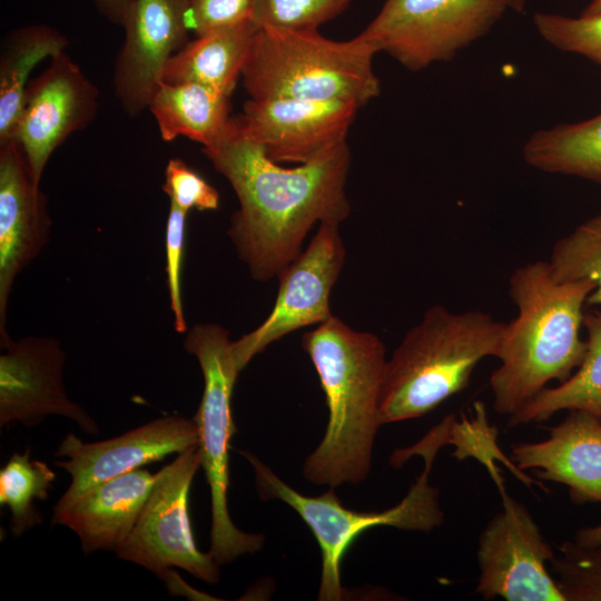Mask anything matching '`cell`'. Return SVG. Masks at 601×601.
<instances>
[{"instance_id":"4dcf8cb0","label":"cell","mask_w":601,"mask_h":601,"mask_svg":"<svg viewBox=\"0 0 601 601\" xmlns=\"http://www.w3.org/2000/svg\"><path fill=\"white\" fill-rule=\"evenodd\" d=\"M187 213L170 204L166 224V276L170 309L174 315V328L186 333L187 322L181 298V269L185 250Z\"/></svg>"},{"instance_id":"ffe728a7","label":"cell","mask_w":601,"mask_h":601,"mask_svg":"<svg viewBox=\"0 0 601 601\" xmlns=\"http://www.w3.org/2000/svg\"><path fill=\"white\" fill-rule=\"evenodd\" d=\"M257 29L247 20L197 36L171 56L161 82H196L231 96Z\"/></svg>"},{"instance_id":"603a6c76","label":"cell","mask_w":601,"mask_h":601,"mask_svg":"<svg viewBox=\"0 0 601 601\" xmlns=\"http://www.w3.org/2000/svg\"><path fill=\"white\" fill-rule=\"evenodd\" d=\"M587 352L581 365L563 383L545 387L509 416L508 425L539 423L560 411L583 410L601 420V307L584 313Z\"/></svg>"},{"instance_id":"4316f807","label":"cell","mask_w":601,"mask_h":601,"mask_svg":"<svg viewBox=\"0 0 601 601\" xmlns=\"http://www.w3.org/2000/svg\"><path fill=\"white\" fill-rule=\"evenodd\" d=\"M551 561L565 601H601V546H581L564 541Z\"/></svg>"},{"instance_id":"8992f818","label":"cell","mask_w":601,"mask_h":601,"mask_svg":"<svg viewBox=\"0 0 601 601\" xmlns=\"http://www.w3.org/2000/svg\"><path fill=\"white\" fill-rule=\"evenodd\" d=\"M377 52L358 35L337 41L318 30L258 27L242 82L253 99L343 100L362 108L381 93Z\"/></svg>"},{"instance_id":"7c38bea8","label":"cell","mask_w":601,"mask_h":601,"mask_svg":"<svg viewBox=\"0 0 601 601\" xmlns=\"http://www.w3.org/2000/svg\"><path fill=\"white\" fill-rule=\"evenodd\" d=\"M98 106L97 87L67 51L49 59L47 68L30 80L11 139L19 144L38 184L53 151L93 121Z\"/></svg>"},{"instance_id":"277c9868","label":"cell","mask_w":601,"mask_h":601,"mask_svg":"<svg viewBox=\"0 0 601 601\" xmlns=\"http://www.w3.org/2000/svg\"><path fill=\"white\" fill-rule=\"evenodd\" d=\"M504 329L481 309L427 308L386 361L382 425L421 417L464 391L483 358H499Z\"/></svg>"},{"instance_id":"f546056e","label":"cell","mask_w":601,"mask_h":601,"mask_svg":"<svg viewBox=\"0 0 601 601\" xmlns=\"http://www.w3.org/2000/svg\"><path fill=\"white\" fill-rule=\"evenodd\" d=\"M162 189L170 204L187 214L190 209L216 210L219 206L218 191L180 158L168 160Z\"/></svg>"},{"instance_id":"5b68a950","label":"cell","mask_w":601,"mask_h":601,"mask_svg":"<svg viewBox=\"0 0 601 601\" xmlns=\"http://www.w3.org/2000/svg\"><path fill=\"white\" fill-rule=\"evenodd\" d=\"M449 423L443 420L420 442L396 450L391 464L401 466L408 457L421 455L424 469L405 497L395 506L381 512H358L344 506L329 487L318 496H307L285 483L266 464L249 452H243L255 472V483L263 500H279L304 520L322 552V575L317 599L339 601L344 597L341 562L355 539L375 526L430 532L442 525L444 513L439 490L430 484L431 470L441 446L447 443Z\"/></svg>"},{"instance_id":"6da1fadb","label":"cell","mask_w":601,"mask_h":601,"mask_svg":"<svg viewBox=\"0 0 601 601\" xmlns=\"http://www.w3.org/2000/svg\"><path fill=\"white\" fill-rule=\"evenodd\" d=\"M203 152L238 198L228 236L258 282L278 277L317 223L341 224L351 213L347 142L308 162L284 167L242 135L233 118L228 132Z\"/></svg>"},{"instance_id":"30bf717a","label":"cell","mask_w":601,"mask_h":601,"mask_svg":"<svg viewBox=\"0 0 601 601\" xmlns=\"http://www.w3.org/2000/svg\"><path fill=\"white\" fill-rule=\"evenodd\" d=\"M503 509L483 529L476 559L475 593L484 600L565 601L546 568L555 553L529 510L504 490L497 473Z\"/></svg>"},{"instance_id":"ac0fdd59","label":"cell","mask_w":601,"mask_h":601,"mask_svg":"<svg viewBox=\"0 0 601 601\" xmlns=\"http://www.w3.org/2000/svg\"><path fill=\"white\" fill-rule=\"evenodd\" d=\"M520 470H534L543 481L564 484L577 504H601V420L583 410H571L549 437L511 447Z\"/></svg>"},{"instance_id":"d6986e66","label":"cell","mask_w":601,"mask_h":601,"mask_svg":"<svg viewBox=\"0 0 601 601\" xmlns=\"http://www.w3.org/2000/svg\"><path fill=\"white\" fill-rule=\"evenodd\" d=\"M156 474L136 469L108 480L80 496L68 510L52 515V525L71 529L85 554L114 551L127 539L146 504Z\"/></svg>"},{"instance_id":"1f68e13d","label":"cell","mask_w":601,"mask_h":601,"mask_svg":"<svg viewBox=\"0 0 601 601\" xmlns=\"http://www.w3.org/2000/svg\"><path fill=\"white\" fill-rule=\"evenodd\" d=\"M256 0H189L186 24L195 36L252 20Z\"/></svg>"},{"instance_id":"484cf974","label":"cell","mask_w":601,"mask_h":601,"mask_svg":"<svg viewBox=\"0 0 601 601\" xmlns=\"http://www.w3.org/2000/svg\"><path fill=\"white\" fill-rule=\"evenodd\" d=\"M548 264L556 282L594 283L587 308L601 307V211L556 240Z\"/></svg>"},{"instance_id":"8fae6325","label":"cell","mask_w":601,"mask_h":601,"mask_svg":"<svg viewBox=\"0 0 601 601\" xmlns=\"http://www.w3.org/2000/svg\"><path fill=\"white\" fill-rule=\"evenodd\" d=\"M339 225L333 221L318 225L308 246L277 277L278 293L268 316L233 342V355L240 371L272 343L333 316L329 296L346 255Z\"/></svg>"},{"instance_id":"d6a6232c","label":"cell","mask_w":601,"mask_h":601,"mask_svg":"<svg viewBox=\"0 0 601 601\" xmlns=\"http://www.w3.org/2000/svg\"><path fill=\"white\" fill-rule=\"evenodd\" d=\"M98 11L111 23L121 24L130 0H91Z\"/></svg>"},{"instance_id":"ba28073f","label":"cell","mask_w":601,"mask_h":601,"mask_svg":"<svg viewBox=\"0 0 601 601\" xmlns=\"http://www.w3.org/2000/svg\"><path fill=\"white\" fill-rule=\"evenodd\" d=\"M508 8V0H385L358 36L420 71L453 59L485 36Z\"/></svg>"},{"instance_id":"9a60e30c","label":"cell","mask_w":601,"mask_h":601,"mask_svg":"<svg viewBox=\"0 0 601 601\" xmlns=\"http://www.w3.org/2000/svg\"><path fill=\"white\" fill-rule=\"evenodd\" d=\"M189 0H130L121 27L124 42L112 71L122 110L136 117L148 109L168 60L189 40Z\"/></svg>"},{"instance_id":"4fadbf2b","label":"cell","mask_w":601,"mask_h":601,"mask_svg":"<svg viewBox=\"0 0 601 601\" xmlns=\"http://www.w3.org/2000/svg\"><path fill=\"white\" fill-rule=\"evenodd\" d=\"M358 109L343 100L249 98L234 119L270 159L298 165L347 142Z\"/></svg>"},{"instance_id":"2e32d148","label":"cell","mask_w":601,"mask_h":601,"mask_svg":"<svg viewBox=\"0 0 601 601\" xmlns=\"http://www.w3.org/2000/svg\"><path fill=\"white\" fill-rule=\"evenodd\" d=\"M1 348V427L12 422L33 427L48 415H61L89 434L99 432L96 421L67 394L62 380L66 353L57 339L8 338Z\"/></svg>"},{"instance_id":"cb8c5ba5","label":"cell","mask_w":601,"mask_h":601,"mask_svg":"<svg viewBox=\"0 0 601 601\" xmlns=\"http://www.w3.org/2000/svg\"><path fill=\"white\" fill-rule=\"evenodd\" d=\"M523 158L541 171L601 185V112L583 121L534 132L524 144Z\"/></svg>"},{"instance_id":"d4e9b609","label":"cell","mask_w":601,"mask_h":601,"mask_svg":"<svg viewBox=\"0 0 601 601\" xmlns=\"http://www.w3.org/2000/svg\"><path fill=\"white\" fill-rule=\"evenodd\" d=\"M56 479L47 463L30 460V450L13 453L0 471V503L11 512L10 530L18 536L42 522L35 501H45Z\"/></svg>"},{"instance_id":"7402d4cb","label":"cell","mask_w":601,"mask_h":601,"mask_svg":"<svg viewBox=\"0 0 601 601\" xmlns=\"http://www.w3.org/2000/svg\"><path fill=\"white\" fill-rule=\"evenodd\" d=\"M68 46L63 33L43 23L23 26L4 36L0 50V145L12 138L31 71Z\"/></svg>"},{"instance_id":"3957f363","label":"cell","mask_w":601,"mask_h":601,"mask_svg":"<svg viewBox=\"0 0 601 601\" xmlns=\"http://www.w3.org/2000/svg\"><path fill=\"white\" fill-rule=\"evenodd\" d=\"M595 288L590 280L556 282L548 260L519 266L510 276L509 295L518 308L505 323L500 366L489 384L496 413L511 416L548 387L563 383L581 365L584 308Z\"/></svg>"},{"instance_id":"836d02e7","label":"cell","mask_w":601,"mask_h":601,"mask_svg":"<svg viewBox=\"0 0 601 601\" xmlns=\"http://www.w3.org/2000/svg\"><path fill=\"white\" fill-rule=\"evenodd\" d=\"M573 541L581 546H601V523L579 529Z\"/></svg>"},{"instance_id":"52a82bcc","label":"cell","mask_w":601,"mask_h":601,"mask_svg":"<svg viewBox=\"0 0 601 601\" xmlns=\"http://www.w3.org/2000/svg\"><path fill=\"white\" fill-rule=\"evenodd\" d=\"M204 376V392L194 417L199 431L201 467L210 492V550L219 565L240 555L258 552L265 542L262 533L239 530L230 519L229 447L236 432L231 417V395L240 370L233 355L229 332L215 323L194 325L184 342Z\"/></svg>"},{"instance_id":"d590c367","label":"cell","mask_w":601,"mask_h":601,"mask_svg":"<svg viewBox=\"0 0 601 601\" xmlns=\"http://www.w3.org/2000/svg\"><path fill=\"white\" fill-rule=\"evenodd\" d=\"M509 1V8L516 10L518 12H522L525 7V0H508Z\"/></svg>"},{"instance_id":"5bb4252c","label":"cell","mask_w":601,"mask_h":601,"mask_svg":"<svg viewBox=\"0 0 601 601\" xmlns=\"http://www.w3.org/2000/svg\"><path fill=\"white\" fill-rule=\"evenodd\" d=\"M198 444L196 421L177 415L164 416L93 443L68 433L55 454L67 460L56 461L55 465L71 475V483L55 505L53 515L68 510L80 496L108 480Z\"/></svg>"},{"instance_id":"f1b7e54d","label":"cell","mask_w":601,"mask_h":601,"mask_svg":"<svg viewBox=\"0 0 601 601\" xmlns=\"http://www.w3.org/2000/svg\"><path fill=\"white\" fill-rule=\"evenodd\" d=\"M352 0H256L252 20L257 27L318 30L341 14Z\"/></svg>"},{"instance_id":"44dd1931","label":"cell","mask_w":601,"mask_h":601,"mask_svg":"<svg viewBox=\"0 0 601 601\" xmlns=\"http://www.w3.org/2000/svg\"><path fill=\"white\" fill-rule=\"evenodd\" d=\"M148 110L164 141L186 137L203 148L219 141L234 118L230 96L196 82H160Z\"/></svg>"},{"instance_id":"9c48e42d","label":"cell","mask_w":601,"mask_h":601,"mask_svg":"<svg viewBox=\"0 0 601 601\" xmlns=\"http://www.w3.org/2000/svg\"><path fill=\"white\" fill-rule=\"evenodd\" d=\"M200 466L199 445H193L156 473L134 529L116 550L120 559L160 578L177 566L207 583L219 581V564L210 552L196 546L188 515V493Z\"/></svg>"},{"instance_id":"83f0119b","label":"cell","mask_w":601,"mask_h":601,"mask_svg":"<svg viewBox=\"0 0 601 601\" xmlns=\"http://www.w3.org/2000/svg\"><path fill=\"white\" fill-rule=\"evenodd\" d=\"M533 22L542 38L556 49L601 66V12L579 18L538 12Z\"/></svg>"},{"instance_id":"e0dca14e","label":"cell","mask_w":601,"mask_h":601,"mask_svg":"<svg viewBox=\"0 0 601 601\" xmlns=\"http://www.w3.org/2000/svg\"><path fill=\"white\" fill-rule=\"evenodd\" d=\"M51 220L47 197L14 139L0 145V342L6 328L9 295L16 277L49 240Z\"/></svg>"},{"instance_id":"e575fe53","label":"cell","mask_w":601,"mask_h":601,"mask_svg":"<svg viewBox=\"0 0 601 601\" xmlns=\"http://www.w3.org/2000/svg\"><path fill=\"white\" fill-rule=\"evenodd\" d=\"M601 12V0H592L581 14H595Z\"/></svg>"},{"instance_id":"7a4b0ae2","label":"cell","mask_w":601,"mask_h":601,"mask_svg":"<svg viewBox=\"0 0 601 601\" xmlns=\"http://www.w3.org/2000/svg\"><path fill=\"white\" fill-rule=\"evenodd\" d=\"M308 354L325 394L328 420L321 443L306 459L305 479L336 487L363 482L372 466L385 346L370 332L353 329L337 316L306 332Z\"/></svg>"}]
</instances>
